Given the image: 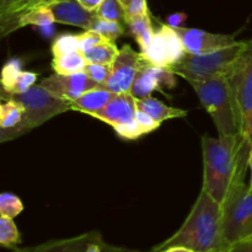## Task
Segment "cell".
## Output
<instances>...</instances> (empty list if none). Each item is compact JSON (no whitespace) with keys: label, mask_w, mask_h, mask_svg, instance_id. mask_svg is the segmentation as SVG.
<instances>
[{"label":"cell","mask_w":252,"mask_h":252,"mask_svg":"<svg viewBox=\"0 0 252 252\" xmlns=\"http://www.w3.org/2000/svg\"><path fill=\"white\" fill-rule=\"evenodd\" d=\"M126 11V22L129 17L149 12L147 0H120Z\"/></svg>","instance_id":"cell-32"},{"label":"cell","mask_w":252,"mask_h":252,"mask_svg":"<svg viewBox=\"0 0 252 252\" xmlns=\"http://www.w3.org/2000/svg\"><path fill=\"white\" fill-rule=\"evenodd\" d=\"M225 252H252V238L230 246Z\"/></svg>","instance_id":"cell-37"},{"label":"cell","mask_w":252,"mask_h":252,"mask_svg":"<svg viewBox=\"0 0 252 252\" xmlns=\"http://www.w3.org/2000/svg\"><path fill=\"white\" fill-rule=\"evenodd\" d=\"M221 218L223 250L252 238V187L243 184L229 193L224 203Z\"/></svg>","instance_id":"cell-4"},{"label":"cell","mask_w":252,"mask_h":252,"mask_svg":"<svg viewBox=\"0 0 252 252\" xmlns=\"http://www.w3.org/2000/svg\"><path fill=\"white\" fill-rule=\"evenodd\" d=\"M85 252H143V251L122 248V246L110 245V244L103 241L102 236H100V238L96 239L95 241H93V243L88 246V249H86Z\"/></svg>","instance_id":"cell-34"},{"label":"cell","mask_w":252,"mask_h":252,"mask_svg":"<svg viewBox=\"0 0 252 252\" xmlns=\"http://www.w3.org/2000/svg\"><path fill=\"white\" fill-rule=\"evenodd\" d=\"M36 80V73L22 70V63L20 59H10L2 68V94L6 95L24 94L34 85Z\"/></svg>","instance_id":"cell-17"},{"label":"cell","mask_w":252,"mask_h":252,"mask_svg":"<svg viewBox=\"0 0 252 252\" xmlns=\"http://www.w3.org/2000/svg\"><path fill=\"white\" fill-rule=\"evenodd\" d=\"M126 25L129 27L130 33L133 34V37L135 38L137 43L139 44L142 51H144L150 44L155 33L154 29H153L149 12L129 17L127 20V22H126Z\"/></svg>","instance_id":"cell-21"},{"label":"cell","mask_w":252,"mask_h":252,"mask_svg":"<svg viewBox=\"0 0 252 252\" xmlns=\"http://www.w3.org/2000/svg\"><path fill=\"white\" fill-rule=\"evenodd\" d=\"M19 244H21V235H20L14 220L11 218L1 216L0 218V245L10 250V249L19 246Z\"/></svg>","instance_id":"cell-25"},{"label":"cell","mask_w":252,"mask_h":252,"mask_svg":"<svg viewBox=\"0 0 252 252\" xmlns=\"http://www.w3.org/2000/svg\"><path fill=\"white\" fill-rule=\"evenodd\" d=\"M79 42H80V49L81 52L85 51V49L91 48V47L98 46V44L106 43V42H110V39L106 38L105 36H102L98 32L94 31V30H86L85 32L79 34Z\"/></svg>","instance_id":"cell-31"},{"label":"cell","mask_w":252,"mask_h":252,"mask_svg":"<svg viewBox=\"0 0 252 252\" xmlns=\"http://www.w3.org/2000/svg\"><path fill=\"white\" fill-rule=\"evenodd\" d=\"M24 211L22 201L12 193H2L0 196V214L14 219Z\"/></svg>","instance_id":"cell-29"},{"label":"cell","mask_w":252,"mask_h":252,"mask_svg":"<svg viewBox=\"0 0 252 252\" xmlns=\"http://www.w3.org/2000/svg\"><path fill=\"white\" fill-rule=\"evenodd\" d=\"M1 97L2 100L11 98L24 106L25 118L17 129V137H21L33 128L39 127L61 113L71 110L69 101L56 96L43 88L41 84L36 86L33 85L24 94L7 95V97L1 96Z\"/></svg>","instance_id":"cell-6"},{"label":"cell","mask_w":252,"mask_h":252,"mask_svg":"<svg viewBox=\"0 0 252 252\" xmlns=\"http://www.w3.org/2000/svg\"><path fill=\"white\" fill-rule=\"evenodd\" d=\"M11 1L12 0H0V10L4 9V7H6Z\"/></svg>","instance_id":"cell-42"},{"label":"cell","mask_w":252,"mask_h":252,"mask_svg":"<svg viewBox=\"0 0 252 252\" xmlns=\"http://www.w3.org/2000/svg\"><path fill=\"white\" fill-rule=\"evenodd\" d=\"M101 235L98 231L81 234L68 239H58V240H49L39 245L31 248H12L11 252H85L88 246L93 241L98 239Z\"/></svg>","instance_id":"cell-16"},{"label":"cell","mask_w":252,"mask_h":252,"mask_svg":"<svg viewBox=\"0 0 252 252\" xmlns=\"http://www.w3.org/2000/svg\"><path fill=\"white\" fill-rule=\"evenodd\" d=\"M63 0H12L6 7L0 10V36L5 37L19 30V21L32 10L49 7Z\"/></svg>","instance_id":"cell-14"},{"label":"cell","mask_w":252,"mask_h":252,"mask_svg":"<svg viewBox=\"0 0 252 252\" xmlns=\"http://www.w3.org/2000/svg\"><path fill=\"white\" fill-rule=\"evenodd\" d=\"M243 134L245 135V137L248 138L249 140H250V143H251V145H252V121H251L250 123H249L248 127L245 128V130H244Z\"/></svg>","instance_id":"cell-40"},{"label":"cell","mask_w":252,"mask_h":252,"mask_svg":"<svg viewBox=\"0 0 252 252\" xmlns=\"http://www.w3.org/2000/svg\"><path fill=\"white\" fill-rule=\"evenodd\" d=\"M187 20V15L184 12H176L167 17V25L171 27H184L185 21Z\"/></svg>","instance_id":"cell-36"},{"label":"cell","mask_w":252,"mask_h":252,"mask_svg":"<svg viewBox=\"0 0 252 252\" xmlns=\"http://www.w3.org/2000/svg\"><path fill=\"white\" fill-rule=\"evenodd\" d=\"M234 105L240 120L241 133L252 121V38L225 74Z\"/></svg>","instance_id":"cell-7"},{"label":"cell","mask_w":252,"mask_h":252,"mask_svg":"<svg viewBox=\"0 0 252 252\" xmlns=\"http://www.w3.org/2000/svg\"><path fill=\"white\" fill-rule=\"evenodd\" d=\"M175 75L176 74L169 68L154 66L143 59L130 88V94L135 98H145L149 97L153 91H162V88H174L176 85Z\"/></svg>","instance_id":"cell-10"},{"label":"cell","mask_w":252,"mask_h":252,"mask_svg":"<svg viewBox=\"0 0 252 252\" xmlns=\"http://www.w3.org/2000/svg\"><path fill=\"white\" fill-rule=\"evenodd\" d=\"M140 53L147 63L170 69L179 63L187 52L176 30L169 25H161L155 31L149 46Z\"/></svg>","instance_id":"cell-8"},{"label":"cell","mask_w":252,"mask_h":252,"mask_svg":"<svg viewBox=\"0 0 252 252\" xmlns=\"http://www.w3.org/2000/svg\"><path fill=\"white\" fill-rule=\"evenodd\" d=\"M135 112H137L135 97L130 93H125L116 94L102 110L90 116L112 127H117L134 121Z\"/></svg>","instance_id":"cell-13"},{"label":"cell","mask_w":252,"mask_h":252,"mask_svg":"<svg viewBox=\"0 0 252 252\" xmlns=\"http://www.w3.org/2000/svg\"><path fill=\"white\" fill-rule=\"evenodd\" d=\"M88 64V61L81 51L71 52V53L64 54L61 57H53V61H52V66H53L54 71L61 75H69V74L85 71Z\"/></svg>","instance_id":"cell-22"},{"label":"cell","mask_w":252,"mask_h":252,"mask_svg":"<svg viewBox=\"0 0 252 252\" xmlns=\"http://www.w3.org/2000/svg\"><path fill=\"white\" fill-rule=\"evenodd\" d=\"M115 95L116 94L98 86L93 90L86 91L76 100L69 101V103H70V107L73 111H79V112L90 116L102 110L112 100Z\"/></svg>","instance_id":"cell-19"},{"label":"cell","mask_w":252,"mask_h":252,"mask_svg":"<svg viewBox=\"0 0 252 252\" xmlns=\"http://www.w3.org/2000/svg\"><path fill=\"white\" fill-rule=\"evenodd\" d=\"M187 81L196 91L201 103L213 120L219 135L241 133L240 120L225 76Z\"/></svg>","instance_id":"cell-3"},{"label":"cell","mask_w":252,"mask_h":252,"mask_svg":"<svg viewBox=\"0 0 252 252\" xmlns=\"http://www.w3.org/2000/svg\"><path fill=\"white\" fill-rule=\"evenodd\" d=\"M76 51H81L80 42H79V34H62L52 44V53H53V57H61L64 56V54H68Z\"/></svg>","instance_id":"cell-27"},{"label":"cell","mask_w":252,"mask_h":252,"mask_svg":"<svg viewBox=\"0 0 252 252\" xmlns=\"http://www.w3.org/2000/svg\"><path fill=\"white\" fill-rule=\"evenodd\" d=\"M142 53L135 52L129 44H125L112 63L110 79L101 88L113 94L130 93V88L142 65Z\"/></svg>","instance_id":"cell-9"},{"label":"cell","mask_w":252,"mask_h":252,"mask_svg":"<svg viewBox=\"0 0 252 252\" xmlns=\"http://www.w3.org/2000/svg\"><path fill=\"white\" fill-rule=\"evenodd\" d=\"M252 145L243 134L202 137L203 187L220 204L235 187L245 184Z\"/></svg>","instance_id":"cell-1"},{"label":"cell","mask_w":252,"mask_h":252,"mask_svg":"<svg viewBox=\"0 0 252 252\" xmlns=\"http://www.w3.org/2000/svg\"><path fill=\"white\" fill-rule=\"evenodd\" d=\"M96 14L102 19L118 21L126 25V11L120 0H105Z\"/></svg>","instance_id":"cell-28"},{"label":"cell","mask_w":252,"mask_h":252,"mask_svg":"<svg viewBox=\"0 0 252 252\" xmlns=\"http://www.w3.org/2000/svg\"><path fill=\"white\" fill-rule=\"evenodd\" d=\"M118 53H120V49L112 41L83 51V54L88 63L108 64V65H112Z\"/></svg>","instance_id":"cell-23"},{"label":"cell","mask_w":252,"mask_h":252,"mask_svg":"<svg viewBox=\"0 0 252 252\" xmlns=\"http://www.w3.org/2000/svg\"><path fill=\"white\" fill-rule=\"evenodd\" d=\"M187 53L206 54L219 51L236 43V39L230 34L211 33L198 29L189 27H175Z\"/></svg>","instance_id":"cell-11"},{"label":"cell","mask_w":252,"mask_h":252,"mask_svg":"<svg viewBox=\"0 0 252 252\" xmlns=\"http://www.w3.org/2000/svg\"><path fill=\"white\" fill-rule=\"evenodd\" d=\"M115 128L116 133H117L120 137L126 138V139H138L142 135H144L142 128L139 127V125L137 123V121H132L129 123H125V125L117 126Z\"/></svg>","instance_id":"cell-33"},{"label":"cell","mask_w":252,"mask_h":252,"mask_svg":"<svg viewBox=\"0 0 252 252\" xmlns=\"http://www.w3.org/2000/svg\"><path fill=\"white\" fill-rule=\"evenodd\" d=\"M135 105H137L138 110L148 113L150 117H153L159 123L172 120V118H184L187 116V111L167 106L166 103L161 102L152 96L145 98H135Z\"/></svg>","instance_id":"cell-20"},{"label":"cell","mask_w":252,"mask_h":252,"mask_svg":"<svg viewBox=\"0 0 252 252\" xmlns=\"http://www.w3.org/2000/svg\"><path fill=\"white\" fill-rule=\"evenodd\" d=\"M54 15V20L59 24L71 25L84 30H91L97 14L89 11L76 0H63L49 6Z\"/></svg>","instance_id":"cell-15"},{"label":"cell","mask_w":252,"mask_h":252,"mask_svg":"<svg viewBox=\"0 0 252 252\" xmlns=\"http://www.w3.org/2000/svg\"><path fill=\"white\" fill-rule=\"evenodd\" d=\"M76 1H78L81 6L85 7L86 10H89V11L96 12L105 0H76Z\"/></svg>","instance_id":"cell-38"},{"label":"cell","mask_w":252,"mask_h":252,"mask_svg":"<svg viewBox=\"0 0 252 252\" xmlns=\"http://www.w3.org/2000/svg\"><path fill=\"white\" fill-rule=\"evenodd\" d=\"M244 46L245 41H238L233 46L211 53H186L179 63L170 68V70L186 80H206L216 76H225L231 64L240 56Z\"/></svg>","instance_id":"cell-5"},{"label":"cell","mask_w":252,"mask_h":252,"mask_svg":"<svg viewBox=\"0 0 252 252\" xmlns=\"http://www.w3.org/2000/svg\"><path fill=\"white\" fill-rule=\"evenodd\" d=\"M162 252H197V251L192 250V249L189 248H186V246L176 245V246H170V248L165 249Z\"/></svg>","instance_id":"cell-39"},{"label":"cell","mask_w":252,"mask_h":252,"mask_svg":"<svg viewBox=\"0 0 252 252\" xmlns=\"http://www.w3.org/2000/svg\"><path fill=\"white\" fill-rule=\"evenodd\" d=\"M135 121H137L139 127L143 129L144 134L158 129V128L160 127V125H161V123L157 122L153 117H150L148 113L143 112V111L138 110V108H137V112H135Z\"/></svg>","instance_id":"cell-35"},{"label":"cell","mask_w":252,"mask_h":252,"mask_svg":"<svg viewBox=\"0 0 252 252\" xmlns=\"http://www.w3.org/2000/svg\"><path fill=\"white\" fill-rule=\"evenodd\" d=\"M249 169H250V186L252 187V149H251V153H250V159H249Z\"/></svg>","instance_id":"cell-41"},{"label":"cell","mask_w":252,"mask_h":252,"mask_svg":"<svg viewBox=\"0 0 252 252\" xmlns=\"http://www.w3.org/2000/svg\"><path fill=\"white\" fill-rule=\"evenodd\" d=\"M41 85L56 96L66 101L76 100L86 91L100 86L85 71L69 74V75L56 74V75L43 79L41 81Z\"/></svg>","instance_id":"cell-12"},{"label":"cell","mask_w":252,"mask_h":252,"mask_svg":"<svg viewBox=\"0 0 252 252\" xmlns=\"http://www.w3.org/2000/svg\"><path fill=\"white\" fill-rule=\"evenodd\" d=\"M85 73L94 81H96L98 85L102 86L110 79L111 73H112V65H108V64L89 63L85 68Z\"/></svg>","instance_id":"cell-30"},{"label":"cell","mask_w":252,"mask_h":252,"mask_svg":"<svg viewBox=\"0 0 252 252\" xmlns=\"http://www.w3.org/2000/svg\"><path fill=\"white\" fill-rule=\"evenodd\" d=\"M223 208L202 189L181 228L147 252H162L170 246H186L197 252H224L221 238Z\"/></svg>","instance_id":"cell-2"},{"label":"cell","mask_w":252,"mask_h":252,"mask_svg":"<svg viewBox=\"0 0 252 252\" xmlns=\"http://www.w3.org/2000/svg\"><path fill=\"white\" fill-rule=\"evenodd\" d=\"M56 22L54 15L49 7H41V9L32 10L27 12L20 19L19 29H22L29 25H34L38 27H52V25Z\"/></svg>","instance_id":"cell-24"},{"label":"cell","mask_w":252,"mask_h":252,"mask_svg":"<svg viewBox=\"0 0 252 252\" xmlns=\"http://www.w3.org/2000/svg\"><path fill=\"white\" fill-rule=\"evenodd\" d=\"M25 118V108L17 101L7 98L0 105V142L17 138V129Z\"/></svg>","instance_id":"cell-18"},{"label":"cell","mask_w":252,"mask_h":252,"mask_svg":"<svg viewBox=\"0 0 252 252\" xmlns=\"http://www.w3.org/2000/svg\"><path fill=\"white\" fill-rule=\"evenodd\" d=\"M91 30L101 33L102 36H105L106 38L110 39V41L116 42L120 37L123 36V33H125V24H121V22L118 21H111V20L102 19V17H100L97 15Z\"/></svg>","instance_id":"cell-26"}]
</instances>
